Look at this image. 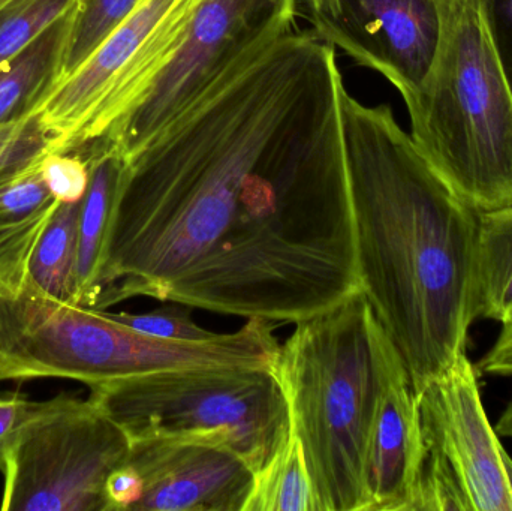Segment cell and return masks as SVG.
Here are the masks:
<instances>
[{"label":"cell","instance_id":"obj_32","mask_svg":"<svg viewBox=\"0 0 512 511\" xmlns=\"http://www.w3.org/2000/svg\"><path fill=\"white\" fill-rule=\"evenodd\" d=\"M505 470H507L508 488H510L511 500H512V459L505 452L504 455Z\"/></svg>","mask_w":512,"mask_h":511},{"label":"cell","instance_id":"obj_24","mask_svg":"<svg viewBox=\"0 0 512 511\" xmlns=\"http://www.w3.org/2000/svg\"><path fill=\"white\" fill-rule=\"evenodd\" d=\"M45 152L35 120L18 111L0 122V176L27 164Z\"/></svg>","mask_w":512,"mask_h":511},{"label":"cell","instance_id":"obj_12","mask_svg":"<svg viewBox=\"0 0 512 511\" xmlns=\"http://www.w3.org/2000/svg\"><path fill=\"white\" fill-rule=\"evenodd\" d=\"M129 464L141 479L132 511H243L255 473L227 447L191 441H134Z\"/></svg>","mask_w":512,"mask_h":511},{"label":"cell","instance_id":"obj_6","mask_svg":"<svg viewBox=\"0 0 512 511\" xmlns=\"http://www.w3.org/2000/svg\"><path fill=\"white\" fill-rule=\"evenodd\" d=\"M98 405L128 435L227 447L254 473L291 438L282 384L270 368H192L90 387Z\"/></svg>","mask_w":512,"mask_h":511},{"label":"cell","instance_id":"obj_4","mask_svg":"<svg viewBox=\"0 0 512 511\" xmlns=\"http://www.w3.org/2000/svg\"><path fill=\"white\" fill-rule=\"evenodd\" d=\"M441 38L423 83L403 99L411 137L469 207L512 206V87L487 0H438Z\"/></svg>","mask_w":512,"mask_h":511},{"label":"cell","instance_id":"obj_9","mask_svg":"<svg viewBox=\"0 0 512 511\" xmlns=\"http://www.w3.org/2000/svg\"><path fill=\"white\" fill-rule=\"evenodd\" d=\"M297 14V0H206L143 101L98 146L128 161L245 54L297 23Z\"/></svg>","mask_w":512,"mask_h":511},{"label":"cell","instance_id":"obj_18","mask_svg":"<svg viewBox=\"0 0 512 511\" xmlns=\"http://www.w3.org/2000/svg\"><path fill=\"white\" fill-rule=\"evenodd\" d=\"M140 2L141 0H78L68 15L60 21L50 69L44 83L33 95L56 86L77 71Z\"/></svg>","mask_w":512,"mask_h":511},{"label":"cell","instance_id":"obj_28","mask_svg":"<svg viewBox=\"0 0 512 511\" xmlns=\"http://www.w3.org/2000/svg\"><path fill=\"white\" fill-rule=\"evenodd\" d=\"M496 42L512 87V0H487Z\"/></svg>","mask_w":512,"mask_h":511},{"label":"cell","instance_id":"obj_25","mask_svg":"<svg viewBox=\"0 0 512 511\" xmlns=\"http://www.w3.org/2000/svg\"><path fill=\"white\" fill-rule=\"evenodd\" d=\"M39 405L41 402L30 401L18 393L0 395V473L5 471L18 435L35 416Z\"/></svg>","mask_w":512,"mask_h":511},{"label":"cell","instance_id":"obj_23","mask_svg":"<svg viewBox=\"0 0 512 511\" xmlns=\"http://www.w3.org/2000/svg\"><path fill=\"white\" fill-rule=\"evenodd\" d=\"M42 176L59 201H81L90 182L89 162L80 153L45 152Z\"/></svg>","mask_w":512,"mask_h":511},{"label":"cell","instance_id":"obj_30","mask_svg":"<svg viewBox=\"0 0 512 511\" xmlns=\"http://www.w3.org/2000/svg\"><path fill=\"white\" fill-rule=\"evenodd\" d=\"M35 2L38 0H0V23Z\"/></svg>","mask_w":512,"mask_h":511},{"label":"cell","instance_id":"obj_7","mask_svg":"<svg viewBox=\"0 0 512 511\" xmlns=\"http://www.w3.org/2000/svg\"><path fill=\"white\" fill-rule=\"evenodd\" d=\"M206 0H141L89 59L20 111L35 120L45 152L105 143L143 101L182 47Z\"/></svg>","mask_w":512,"mask_h":511},{"label":"cell","instance_id":"obj_27","mask_svg":"<svg viewBox=\"0 0 512 511\" xmlns=\"http://www.w3.org/2000/svg\"><path fill=\"white\" fill-rule=\"evenodd\" d=\"M477 371L495 377H512V315L502 323L498 339L478 363Z\"/></svg>","mask_w":512,"mask_h":511},{"label":"cell","instance_id":"obj_15","mask_svg":"<svg viewBox=\"0 0 512 511\" xmlns=\"http://www.w3.org/2000/svg\"><path fill=\"white\" fill-rule=\"evenodd\" d=\"M84 158L89 162L90 182L81 201L78 221L77 302L90 308L113 218L123 161L99 147L87 150Z\"/></svg>","mask_w":512,"mask_h":511},{"label":"cell","instance_id":"obj_1","mask_svg":"<svg viewBox=\"0 0 512 511\" xmlns=\"http://www.w3.org/2000/svg\"><path fill=\"white\" fill-rule=\"evenodd\" d=\"M336 47L297 23L123 161L90 308L298 323L360 290Z\"/></svg>","mask_w":512,"mask_h":511},{"label":"cell","instance_id":"obj_19","mask_svg":"<svg viewBox=\"0 0 512 511\" xmlns=\"http://www.w3.org/2000/svg\"><path fill=\"white\" fill-rule=\"evenodd\" d=\"M243 511H315L309 471L294 435L270 464L255 473Z\"/></svg>","mask_w":512,"mask_h":511},{"label":"cell","instance_id":"obj_2","mask_svg":"<svg viewBox=\"0 0 512 511\" xmlns=\"http://www.w3.org/2000/svg\"><path fill=\"white\" fill-rule=\"evenodd\" d=\"M337 119L360 290L417 393L465 353L477 320L478 212L430 167L390 105L363 104L343 75Z\"/></svg>","mask_w":512,"mask_h":511},{"label":"cell","instance_id":"obj_3","mask_svg":"<svg viewBox=\"0 0 512 511\" xmlns=\"http://www.w3.org/2000/svg\"><path fill=\"white\" fill-rule=\"evenodd\" d=\"M274 372L303 450L315 511H366L373 425L385 393L408 372L361 290L295 323Z\"/></svg>","mask_w":512,"mask_h":511},{"label":"cell","instance_id":"obj_10","mask_svg":"<svg viewBox=\"0 0 512 511\" xmlns=\"http://www.w3.org/2000/svg\"><path fill=\"white\" fill-rule=\"evenodd\" d=\"M424 452L456 477L471 511H512L505 449L481 401L477 368L462 353L414 393Z\"/></svg>","mask_w":512,"mask_h":511},{"label":"cell","instance_id":"obj_17","mask_svg":"<svg viewBox=\"0 0 512 511\" xmlns=\"http://www.w3.org/2000/svg\"><path fill=\"white\" fill-rule=\"evenodd\" d=\"M83 201V200H81ZM81 201H60L30 258L24 288L57 302H77L78 221Z\"/></svg>","mask_w":512,"mask_h":511},{"label":"cell","instance_id":"obj_14","mask_svg":"<svg viewBox=\"0 0 512 511\" xmlns=\"http://www.w3.org/2000/svg\"><path fill=\"white\" fill-rule=\"evenodd\" d=\"M44 153L0 176V294L23 290L30 258L60 203L42 176Z\"/></svg>","mask_w":512,"mask_h":511},{"label":"cell","instance_id":"obj_16","mask_svg":"<svg viewBox=\"0 0 512 511\" xmlns=\"http://www.w3.org/2000/svg\"><path fill=\"white\" fill-rule=\"evenodd\" d=\"M475 317L505 323L512 315V206L478 213Z\"/></svg>","mask_w":512,"mask_h":511},{"label":"cell","instance_id":"obj_31","mask_svg":"<svg viewBox=\"0 0 512 511\" xmlns=\"http://www.w3.org/2000/svg\"><path fill=\"white\" fill-rule=\"evenodd\" d=\"M496 432L499 437L512 438V401L496 423Z\"/></svg>","mask_w":512,"mask_h":511},{"label":"cell","instance_id":"obj_21","mask_svg":"<svg viewBox=\"0 0 512 511\" xmlns=\"http://www.w3.org/2000/svg\"><path fill=\"white\" fill-rule=\"evenodd\" d=\"M78 0H38L0 23V72L60 23Z\"/></svg>","mask_w":512,"mask_h":511},{"label":"cell","instance_id":"obj_26","mask_svg":"<svg viewBox=\"0 0 512 511\" xmlns=\"http://www.w3.org/2000/svg\"><path fill=\"white\" fill-rule=\"evenodd\" d=\"M141 497V479L128 461L117 468L105 486L107 511H132Z\"/></svg>","mask_w":512,"mask_h":511},{"label":"cell","instance_id":"obj_22","mask_svg":"<svg viewBox=\"0 0 512 511\" xmlns=\"http://www.w3.org/2000/svg\"><path fill=\"white\" fill-rule=\"evenodd\" d=\"M113 320L132 327L146 335L158 336L165 339H179V341H207L215 338L218 333L209 332L192 321L188 306L183 308H162L144 314H129L108 312Z\"/></svg>","mask_w":512,"mask_h":511},{"label":"cell","instance_id":"obj_29","mask_svg":"<svg viewBox=\"0 0 512 511\" xmlns=\"http://www.w3.org/2000/svg\"><path fill=\"white\" fill-rule=\"evenodd\" d=\"M309 20H330L336 17L337 0H307Z\"/></svg>","mask_w":512,"mask_h":511},{"label":"cell","instance_id":"obj_20","mask_svg":"<svg viewBox=\"0 0 512 511\" xmlns=\"http://www.w3.org/2000/svg\"><path fill=\"white\" fill-rule=\"evenodd\" d=\"M59 24L36 39L5 71L0 72V122L15 116V111L21 110L44 83L53 59Z\"/></svg>","mask_w":512,"mask_h":511},{"label":"cell","instance_id":"obj_13","mask_svg":"<svg viewBox=\"0 0 512 511\" xmlns=\"http://www.w3.org/2000/svg\"><path fill=\"white\" fill-rule=\"evenodd\" d=\"M424 441L408 377L385 393L366 458V511H412Z\"/></svg>","mask_w":512,"mask_h":511},{"label":"cell","instance_id":"obj_8","mask_svg":"<svg viewBox=\"0 0 512 511\" xmlns=\"http://www.w3.org/2000/svg\"><path fill=\"white\" fill-rule=\"evenodd\" d=\"M131 440L90 399L41 402L6 464L3 511H107L105 486Z\"/></svg>","mask_w":512,"mask_h":511},{"label":"cell","instance_id":"obj_5","mask_svg":"<svg viewBox=\"0 0 512 511\" xmlns=\"http://www.w3.org/2000/svg\"><path fill=\"white\" fill-rule=\"evenodd\" d=\"M242 362L234 333L207 341L158 338L113 320L105 309L57 302L30 288L0 294V381L66 378L95 387Z\"/></svg>","mask_w":512,"mask_h":511},{"label":"cell","instance_id":"obj_11","mask_svg":"<svg viewBox=\"0 0 512 511\" xmlns=\"http://www.w3.org/2000/svg\"><path fill=\"white\" fill-rule=\"evenodd\" d=\"M310 23L357 65L390 81L402 99L423 83L441 38L438 0H337L336 17Z\"/></svg>","mask_w":512,"mask_h":511}]
</instances>
